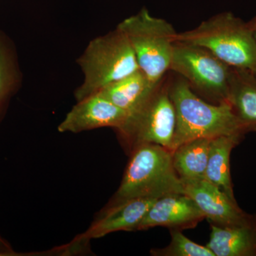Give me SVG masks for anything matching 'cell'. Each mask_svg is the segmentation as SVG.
Masks as SVG:
<instances>
[{
	"label": "cell",
	"instance_id": "7c38bea8",
	"mask_svg": "<svg viewBox=\"0 0 256 256\" xmlns=\"http://www.w3.org/2000/svg\"><path fill=\"white\" fill-rule=\"evenodd\" d=\"M206 246L215 256H256V225L224 226L212 224Z\"/></svg>",
	"mask_w": 256,
	"mask_h": 256
},
{
	"label": "cell",
	"instance_id": "8fae6325",
	"mask_svg": "<svg viewBox=\"0 0 256 256\" xmlns=\"http://www.w3.org/2000/svg\"><path fill=\"white\" fill-rule=\"evenodd\" d=\"M156 198H139L126 201L116 206L104 208L85 233L79 238L89 240L98 238L108 234L126 230H136Z\"/></svg>",
	"mask_w": 256,
	"mask_h": 256
},
{
	"label": "cell",
	"instance_id": "ba28073f",
	"mask_svg": "<svg viewBox=\"0 0 256 256\" xmlns=\"http://www.w3.org/2000/svg\"><path fill=\"white\" fill-rule=\"evenodd\" d=\"M128 118L126 110L97 92L78 101L58 126V130L78 133L105 127L120 130Z\"/></svg>",
	"mask_w": 256,
	"mask_h": 256
},
{
	"label": "cell",
	"instance_id": "9c48e42d",
	"mask_svg": "<svg viewBox=\"0 0 256 256\" xmlns=\"http://www.w3.org/2000/svg\"><path fill=\"white\" fill-rule=\"evenodd\" d=\"M185 194L195 202L205 218L216 225L239 226L252 223L236 200L206 178L184 182Z\"/></svg>",
	"mask_w": 256,
	"mask_h": 256
},
{
	"label": "cell",
	"instance_id": "d6986e66",
	"mask_svg": "<svg viewBox=\"0 0 256 256\" xmlns=\"http://www.w3.org/2000/svg\"><path fill=\"white\" fill-rule=\"evenodd\" d=\"M11 245L0 236V256L16 255Z\"/></svg>",
	"mask_w": 256,
	"mask_h": 256
},
{
	"label": "cell",
	"instance_id": "3957f363",
	"mask_svg": "<svg viewBox=\"0 0 256 256\" xmlns=\"http://www.w3.org/2000/svg\"><path fill=\"white\" fill-rule=\"evenodd\" d=\"M176 41L203 47L233 68H256V42L250 22L232 12L215 15L188 31L178 33Z\"/></svg>",
	"mask_w": 256,
	"mask_h": 256
},
{
	"label": "cell",
	"instance_id": "4fadbf2b",
	"mask_svg": "<svg viewBox=\"0 0 256 256\" xmlns=\"http://www.w3.org/2000/svg\"><path fill=\"white\" fill-rule=\"evenodd\" d=\"M159 82H152L139 69L104 88L98 92L114 105L126 110L129 116L144 104Z\"/></svg>",
	"mask_w": 256,
	"mask_h": 256
},
{
	"label": "cell",
	"instance_id": "5b68a950",
	"mask_svg": "<svg viewBox=\"0 0 256 256\" xmlns=\"http://www.w3.org/2000/svg\"><path fill=\"white\" fill-rule=\"evenodd\" d=\"M129 40L138 66L153 82L164 78L178 34L171 24L154 18L146 8L118 25Z\"/></svg>",
	"mask_w": 256,
	"mask_h": 256
},
{
	"label": "cell",
	"instance_id": "6da1fadb",
	"mask_svg": "<svg viewBox=\"0 0 256 256\" xmlns=\"http://www.w3.org/2000/svg\"><path fill=\"white\" fill-rule=\"evenodd\" d=\"M176 112V128L170 150L198 138L244 134L250 130L242 124L228 101L210 104L200 98L185 79L169 84Z\"/></svg>",
	"mask_w": 256,
	"mask_h": 256
},
{
	"label": "cell",
	"instance_id": "7a4b0ae2",
	"mask_svg": "<svg viewBox=\"0 0 256 256\" xmlns=\"http://www.w3.org/2000/svg\"><path fill=\"white\" fill-rule=\"evenodd\" d=\"M185 194L182 180L173 165L172 152L156 144H141L132 154L122 182L108 207L139 198Z\"/></svg>",
	"mask_w": 256,
	"mask_h": 256
},
{
	"label": "cell",
	"instance_id": "2e32d148",
	"mask_svg": "<svg viewBox=\"0 0 256 256\" xmlns=\"http://www.w3.org/2000/svg\"><path fill=\"white\" fill-rule=\"evenodd\" d=\"M22 78L14 42L0 30V120L12 98L20 90Z\"/></svg>",
	"mask_w": 256,
	"mask_h": 256
},
{
	"label": "cell",
	"instance_id": "ac0fdd59",
	"mask_svg": "<svg viewBox=\"0 0 256 256\" xmlns=\"http://www.w3.org/2000/svg\"><path fill=\"white\" fill-rule=\"evenodd\" d=\"M171 242L162 249H154V256H215L208 247L197 244L186 238L180 229H172Z\"/></svg>",
	"mask_w": 256,
	"mask_h": 256
},
{
	"label": "cell",
	"instance_id": "52a82bcc",
	"mask_svg": "<svg viewBox=\"0 0 256 256\" xmlns=\"http://www.w3.org/2000/svg\"><path fill=\"white\" fill-rule=\"evenodd\" d=\"M169 70L185 79L192 89L216 102L228 101L232 67L206 48L176 41Z\"/></svg>",
	"mask_w": 256,
	"mask_h": 256
},
{
	"label": "cell",
	"instance_id": "30bf717a",
	"mask_svg": "<svg viewBox=\"0 0 256 256\" xmlns=\"http://www.w3.org/2000/svg\"><path fill=\"white\" fill-rule=\"evenodd\" d=\"M204 218L195 202L185 194L166 195L152 205L136 230L156 226L190 228Z\"/></svg>",
	"mask_w": 256,
	"mask_h": 256
},
{
	"label": "cell",
	"instance_id": "5bb4252c",
	"mask_svg": "<svg viewBox=\"0 0 256 256\" xmlns=\"http://www.w3.org/2000/svg\"><path fill=\"white\" fill-rule=\"evenodd\" d=\"M228 101L240 121L256 129V75L248 69L232 67Z\"/></svg>",
	"mask_w": 256,
	"mask_h": 256
},
{
	"label": "cell",
	"instance_id": "8992f818",
	"mask_svg": "<svg viewBox=\"0 0 256 256\" xmlns=\"http://www.w3.org/2000/svg\"><path fill=\"white\" fill-rule=\"evenodd\" d=\"M176 128V112L169 84L163 78L144 104L128 116L119 132L132 148L141 144H156L170 150Z\"/></svg>",
	"mask_w": 256,
	"mask_h": 256
},
{
	"label": "cell",
	"instance_id": "9a60e30c",
	"mask_svg": "<svg viewBox=\"0 0 256 256\" xmlns=\"http://www.w3.org/2000/svg\"><path fill=\"white\" fill-rule=\"evenodd\" d=\"M240 134L222 136L210 141L205 178L220 188L232 200L234 198L230 172V156L238 144Z\"/></svg>",
	"mask_w": 256,
	"mask_h": 256
},
{
	"label": "cell",
	"instance_id": "44dd1931",
	"mask_svg": "<svg viewBox=\"0 0 256 256\" xmlns=\"http://www.w3.org/2000/svg\"><path fill=\"white\" fill-rule=\"evenodd\" d=\"M252 72H254V74H255L256 75V68L255 69H254V70H252Z\"/></svg>",
	"mask_w": 256,
	"mask_h": 256
},
{
	"label": "cell",
	"instance_id": "277c9868",
	"mask_svg": "<svg viewBox=\"0 0 256 256\" xmlns=\"http://www.w3.org/2000/svg\"><path fill=\"white\" fill-rule=\"evenodd\" d=\"M77 63L84 76L74 92L77 102L140 69L129 40L118 28L89 42Z\"/></svg>",
	"mask_w": 256,
	"mask_h": 256
},
{
	"label": "cell",
	"instance_id": "e0dca14e",
	"mask_svg": "<svg viewBox=\"0 0 256 256\" xmlns=\"http://www.w3.org/2000/svg\"><path fill=\"white\" fill-rule=\"evenodd\" d=\"M212 138H198L172 151L173 165L182 182L205 178Z\"/></svg>",
	"mask_w": 256,
	"mask_h": 256
},
{
	"label": "cell",
	"instance_id": "ffe728a7",
	"mask_svg": "<svg viewBox=\"0 0 256 256\" xmlns=\"http://www.w3.org/2000/svg\"><path fill=\"white\" fill-rule=\"evenodd\" d=\"M250 24L252 26L254 38H255L256 42V18H254V20L250 22Z\"/></svg>",
	"mask_w": 256,
	"mask_h": 256
}]
</instances>
